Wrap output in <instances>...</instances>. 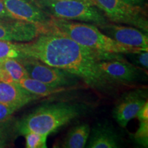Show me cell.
I'll return each instance as SVG.
<instances>
[{
	"mask_svg": "<svg viewBox=\"0 0 148 148\" xmlns=\"http://www.w3.org/2000/svg\"><path fill=\"white\" fill-rule=\"evenodd\" d=\"M15 42L23 56L32 57L82 78L90 87L101 91L112 89L114 84L101 71L99 63L119 53H101L79 45L62 33L51 29L29 42Z\"/></svg>",
	"mask_w": 148,
	"mask_h": 148,
	"instance_id": "6da1fadb",
	"label": "cell"
},
{
	"mask_svg": "<svg viewBox=\"0 0 148 148\" xmlns=\"http://www.w3.org/2000/svg\"><path fill=\"white\" fill-rule=\"evenodd\" d=\"M87 111L84 103L66 101L41 105L18 120V135L33 132L49 135L84 114Z\"/></svg>",
	"mask_w": 148,
	"mask_h": 148,
	"instance_id": "7a4b0ae2",
	"label": "cell"
},
{
	"mask_svg": "<svg viewBox=\"0 0 148 148\" xmlns=\"http://www.w3.org/2000/svg\"><path fill=\"white\" fill-rule=\"evenodd\" d=\"M52 29L69 36L79 45L98 52L127 54L145 51L116 41L91 23L52 17Z\"/></svg>",
	"mask_w": 148,
	"mask_h": 148,
	"instance_id": "3957f363",
	"label": "cell"
},
{
	"mask_svg": "<svg viewBox=\"0 0 148 148\" xmlns=\"http://www.w3.org/2000/svg\"><path fill=\"white\" fill-rule=\"evenodd\" d=\"M51 17L84 22L96 26L110 22L97 5L82 0H33Z\"/></svg>",
	"mask_w": 148,
	"mask_h": 148,
	"instance_id": "277c9868",
	"label": "cell"
},
{
	"mask_svg": "<svg viewBox=\"0 0 148 148\" xmlns=\"http://www.w3.org/2000/svg\"><path fill=\"white\" fill-rule=\"evenodd\" d=\"M110 22L126 24L148 32V21L145 8L134 6L123 0H93Z\"/></svg>",
	"mask_w": 148,
	"mask_h": 148,
	"instance_id": "5b68a950",
	"label": "cell"
},
{
	"mask_svg": "<svg viewBox=\"0 0 148 148\" xmlns=\"http://www.w3.org/2000/svg\"><path fill=\"white\" fill-rule=\"evenodd\" d=\"M26 70L29 77L53 86H74L79 78L69 72L46 64L32 57L17 60Z\"/></svg>",
	"mask_w": 148,
	"mask_h": 148,
	"instance_id": "8992f818",
	"label": "cell"
},
{
	"mask_svg": "<svg viewBox=\"0 0 148 148\" xmlns=\"http://www.w3.org/2000/svg\"><path fill=\"white\" fill-rule=\"evenodd\" d=\"M5 8L13 18L29 22L46 32L52 27V17L42 10L33 0H3Z\"/></svg>",
	"mask_w": 148,
	"mask_h": 148,
	"instance_id": "52a82bcc",
	"label": "cell"
},
{
	"mask_svg": "<svg viewBox=\"0 0 148 148\" xmlns=\"http://www.w3.org/2000/svg\"><path fill=\"white\" fill-rule=\"evenodd\" d=\"M101 71L113 84H127L140 80L143 71L138 66L127 62L119 55L115 58L101 60Z\"/></svg>",
	"mask_w": 148,
	"mask_h": 148,
	"instance_id": "ba28073f",
	"label": "cell"
},
{
	"mask_svg": "<svg viewBox=\"0 0 148 148\" xmlns=\"http://www.w3.org/2000/svg\"><path fill=\"white\" fill-rule=\"evenodd\" d=\"M147 101V90L138 88L127 92L120 97L112 110V116L116 123L125 128L131 120Z\"/></svg>",
	"mask_w": 148,
	"mask_h": 148,
	"instance_id": "9c48e42d",
	"label": "cell"
},
{
	"mask_svg": "<svg viewBox=\"0 0 148 148\" xmlns=\"http://www.w3.org/2000/svg\"><path fill=\"white\" fill-rule=\"evenodd\" d=\"M43 32H46L45 29L29 22L15 18L0 19V40L29 42Z\"/></svg>",
	"mask_w": 148,
	"mask_h": 148,
	"instance_id": "30bf717a",
	"label": "cell"
},
{
	"mask_svg": "<svg viewBox=\"0 0 148 148\" xmlns=\"http://www.w3.org/2000/svg\"><path fill=\"white\" fill-rule=\"evenodd\" d=\"M103 34L116 41L132 47L148 51L147 33L132 26H125L112 22L97 26Z\"/></svg>",
	"mask_w": 148,
	"mask_h": 148,
	"instance_id": "8fae6325",
	"label": "cell"
},
{
	"mask_svg": "<svg viewBox=\"0 0 148 148\" xmlns=\"http://www.w3.org/2000/svg\"><path fill=\"white\" fill-rule=\"evenodd\" d=\"M40 98V96L27 91L18 83L0 82V103L20 109Z\"/></svg>",
	"mask_w": 148,
	"mask_h": 148,
	"instance_id": "7c38bea8",
	"label": "cell"
},
{
	"mask_svg": "<svg viewBox=\"0 0 148 148\" xmlns=\"http://www.w3.org/2000/svg\"><path fill=\"white\" fill-rule=\"evenodd\" d=\"M121 139L115 130L107 123H97L90 129L86 147L117 148Z\"/></svg>",
	"mask_w": 148,
	"mask_h": 148,
	"instance_id": "4fadbf2b",
	"label": "cell"
},
{
	"mask_svg": "<svg viewBox=\"0 0 148 148\" xmlns=\"http://www.w3.org/2000/svg\"><path fill=\"white\" fill-rule=\"evenodd\" d=\"M18 84L27 91L40 97H47L56 93L66 91L75 88L74 86H53L46 84L31 77H25L21 79Z\"/></svg>",
	"mask_w": 148,
	"mask_h": 148,
	"instance_id": "5bb4252c",
	"label": "cell"
},
{
	"mask_svg": "<svg viewBox=\"0 0 148 148\" xmlns=\"http://www.w3.org/2000/svg\"><path fill=\"white\" fill-rule=\"evenodd\" d=\"M90 132V125L88 123H81L72 127L64 138L62 147L84 148Z\"/></svg>",
	"mask_w": 148,
	"mask_h": 148,
	"instance_id": "9a60e30c",
	"label": "cell"
},
{
	"mask_svg": "<svg viewBox=\"0 0 148 148\" xmlns=\"http://www.w3.org/2000/svg\"><path fill=\"white\" fill-rule=\"evenodd\" d=\"M17 121L12 116L4 121L0 122V148L10 147L17 137Z\"/></svg>",
	"mask_w": 148,
	"mask_h": 148,
	"instance_id": "2e32d148",
	"label": "cell"
},
{
	"mask_svg": "<svg viewBox=\"0 0 148 148\" xmlns=\"http://www.w3.org/2000/svg\"><path fill=\"white\" fill-rule=\"evenodd\" d=\"M0 64L8 71L13 80L16 83L22 79L29 77L24 66L19 61L16 59H5L2 61H0Z\"/></svg>",
	"mask_w": 148,
	"mask_h": 148,
	"instance_id": "e0dca14e",
	"label": "cell"
},
{
	"mask_svg": "<svg viewBox=\"0 0 148 148\" xmlns=\"http://www.w3.org/2000/svg\"><path fill=\"white\" fill-rule=\"evenodd\" d=\"M23 57L25 56L17 49L15 42L0 40V61L8 58L18 60Z\"/></svg>",
	"mask_w": 148,
	"mask_h": 148,
	"instance_id": "ac0fdd59",
	"label": "cell"
},
{
	"mask_svg": "<svg viewBox=\"0 0 148 148\" xmlns=\"http://www.w3.org/2000/svg\"><path fill=\"white\" fill-rule=\"evenodd\" d=\"M25 147L27 148H46L47 135L30 132L25 135Z\"/></svg>",
	"mask_w": 148,
	"mask_h": 148,
	"instance_id": "d6986e66",
	"label": "cell"
},
{
	"mask_svg": "<svg viewBox=\"0 0 148 148\" xmlns=\"http://www.w3.org/2000/svg\"><path fill=\"white\" fill-rule=\"evenodd\" d=\"M134 139L138 145L144 147L148 145V120L140 121L138 129L134 134Z\"/></svg>",
	"mask_w": 148,
	"mask_h": 148,
	"instance_id": "ffe728a7",
	"label": "cell"
},
{
	"mask_svg": "<svg viewBox=\"0 0 148 148\" xmlns=\"http://www.w3.org/2000/svg\"><path fill=\"white\" fill-rule=\"evenodd\" d=\"M130 55L132 56L134 59V62L137 64V66L143 67L144 69L148 68V51H141L138 53H130Z\"/></svg>",
	"mask_w": 148,
	"mask_h": 148,
	"instance_id": "44dd1931",
	"label": "cell"
},
{
	"mask_svg": "<svg viewBox=\"0 0 148 148\" xmlns=\"http://www.w3.org/2000/svg\"><path fill=\"white\" fill-rule=\"evenodd\" d=\"M18 110V108L15 106L0 103V122L10 119L12 116V114Z\"/></svg>",
	"mask_w": 148,
	"mask_h": 148,
	"instance_id": "7402d4cb",
	"label": "cell"
},
{
	"mask_svg": "<svg viewBox=\"0 0 148 148\" xmlns=\"http://www.w3.org/2000/svg\"><path fill=\"white\" fill-rule=\"evenodd\" d=\"M0 82L5 83H14L15 82L12 79L10 74L6 69H5L0 64Z\"/></svg>",
	"mask_w": 148,
	"mask_h": 148,
	"instance_id": "603a6c76",
	"label": "cell"
},
{
	"mask_svg": "<svg viewBox=\"0 0 148 148\" xmlns=\"http://www.w3.org/2000/svg\"><path fill=\"white\" fill-rule=\"evenodd\" d=\"M139 121H147L148 120V102L147 101L144 103V105L140 110H138L136 116Z\"/></svg>",
	"mask_w": 148,
	"mask_h": 148,
	"instance_id": "cb8c5ba5",
	"label": "cell"
},
{
	"mask_svg": "<svg viewBox=\"0 0 148 148\" xmlns=\"http://www.w3.org/2000/svg\"><path fill=\"white\" fill-rule=\"evenodd\" d=\"M5 18H13L8 13L5 8L3 0H0V19H5Z\"/></svg>",
	"mask_w": 148,
	"mask_h": 148,
	"instance_id": "d4e9b609",
	"label": "cell"
},
{
	"mask_svg": "<svg viewBox=\"0 0 148 148\" xmlns=\"http://www.w3.org/2000/svg\"><path fill=\"white\" fill-rule=\"evenodd\" d=\"M125 3L134 6H138L145 8V6L147 3V0H123Z\"/></svg>",
	"mask_w": 148,
	"mask_h": 148,
	"instance_id": "484cf974",
	"label": "cell"
},
{
	"mask_svg": "<svg viewBox=\"0 0 148 148\" xmlns=\"http://www.w3.org/2000/svg\"><path fill=\"white\" fill-rule=\"evenodd\" d=\"M82 1H86V2H88V3H92V4H95V3H94V1H92V0H82Z\"/></svg>",
	"mask_w": 148,
	"mask_h": 148,
	"instance_id": "4316f807",
	"label": "cell"
},
{
	"mask_svg": "<svg viewBox=\"0 0 148 148\" xmlns=\"http://www.w3.org/2000/svg\"><path fill=\"white\" fill-rule=\"evenodd\" d=\"M92 1H93V0H92Z\"/></svg>",
	"mask_w": 148,
	"mask_h": 148,
	"instance_id": "83f0119b",
	"label": "cell"
}]
</instances>
